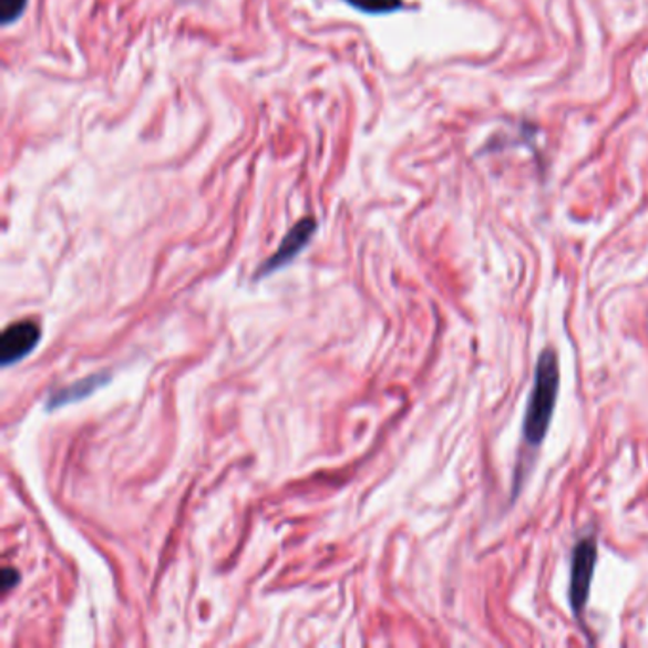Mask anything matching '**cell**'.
Returning a JSON list of instances; mask_svg holds the SVG:
<instances>
[{
	"mask_svg": "<svg viewBox=\"0 0 648 648\" xmlns=\"http://www.w3.org/2000/svg\"><path fill=\"white\" fill-rule=\"evenodd\" d=\"M41 341V328L31 320L18 321L8 326L0 339V360L2 366H12L23 360Z\"/></svg>",
	"mask_w": 648,
	"mask_h": 648,
	"instance_id": "obj_3",
	"label": "cell"
},
{
	"mask_svg": "<svg viewBox=\"0 0 648 648\" xmlns=\"http://www.w3.org/2000/svg\"><path fill=\"white\" fill-rule=\"evenodd\" d=\"M559 360L554 348H546L536 363L535 387L528 400L523 434L528 445H541L548 434L552 416H554L555 401L559 394Z\"/></svg>",
	"mask_w": 648,
	"mask_h": 648,
	"instance_id": "obj_1",
	"label": "cell"
},
{
	"mask_svg": "<svg viewBox=\"0 0 648 648\" xmlns=\"http://www.w3.org/2000/svg\"><path fill=\"white\" fill-rule=\"evenodd\" d=\"M347 2L356 10L371 16L392 14L403 7L401 0H347Z\"/></svg>",
	"mask_w": 648,
	"mask_h": 648,
	"instance_id": "obj_6",
	"label": "cell"
},
{
	"mask_svg": "<svg viewBox=\"0 0 648 648\" xmlns=\"http://www.w3.org/2000/svg\"><path fill=\"white\" fill-rule=\"evenodd\" d=\"M315 233L316 222L312 217H307V219H301V222L297 223V225L289 230L288 235H286V238L281 240L278 251H276L272 257H268L265 265L259 268L257 278L272 275L276 270L286 267L288 263L294 261L295 257L301 254L302 249L307 248V244L310 241V238L315 236Z\"/></svg>",
	"mask_w": 648,
	"mask_h": 648,
	"instance_id": "obj_4",
	"label": "cell"
},
{
	"mask_svg": "<svg viewBox=\"0 0 648 648\" xmlns=\"http://www.w3.org/2000/svg\"><path fill=\"white\" fill-rule=\"evenodd\" d=\"M107 381L109 379L105 374H92V377H88V379L74 382L71 387L61 388L60 392H55V394L50 398V401H48V408H61V405H68V403H73V401L82 400V398H86V395L95 392L97 388L103 387Z\"/></svg>",
	"mask_w": 648,
	"mask_h": 648,
	"instance_id": "obj_5",
	"label": "cell"
},
{
	"mask_svg": "<svg viewBox=\"0 0 648 648\" xmlns=\"http://www.w3.org/2000/svg\"><path fill=\"white\" fill-rule=\"evenodd\" d=\"M28 0H0V21L2 25H10L20 20L21 14L25 12Z\"/></svg>",
	"mask_w": 648,
	"mask_h": 648,
	"instance_id": "obj_7",
	"label": "cell"
},
{
	"mask_svg": "<svg viewBox=\"0 0 648 648\" xmlns=\"http://www.w3.org/2000/svg\"><path fill=\"white\" fill-rule=\"evenodd\" d=\"M18 580H20V576H18V570H14V568H7L2 573V588L7 589V592L10 588H14V584H18Z\"/></svg>",
	"mask_w": 648,
	"mask_h": 648,
	"instance_id": "obj_8",
	"label": "cell"
},
{
	"mask_svg": "<svg viewBox=\"0 0 648 648\" xmlns=\"http://www.w3.org/2000/svg\"><path fill=\"white\" fill-rule=\"evenodd\" d=\"M595 563H597V544L594 538H584L575 548L573 568H570V605L575 615H580L588 605Z\"/></svg>",
	"mask_w": 648,
	"mask_h": 648,
	"instance_id": "obj_2",
	"label": "cell"
}]
</instances>
